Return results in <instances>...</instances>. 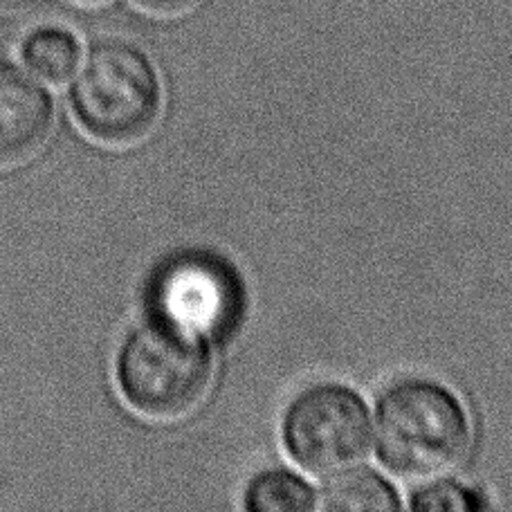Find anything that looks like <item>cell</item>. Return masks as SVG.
Listing matches in <instances>:
<instances>
[{
  "mask_svg": "<svg viewBox=\"0 0 512 512\" xmlns=\"http://www.w3.org/2000/svg\"><path fill=\"white\" fill-rule=\"evenodd\" d=\"M317 508L324 510H396L400 508L398 492L378 472L362 470L355 465L344 472L333 474L322 497L317 499Z\"/></svg>",
  "mask_w": 512,
  "mask_h": 512,
  "instance_id": "obj_7",
  "label": "cell"
},
{
  "mask_svg": "<svg viewBox=\"0 0 512 512\" xmlns=\"http://www.w3.org/2000/svg\"><path fill=\"white\" fill-rule=\"evenodd\" d=\"M411 508L414 510H479L486 508V501L481 495L463 488L461 483L454 481H432L427 486L414 492L411 497Z\"/></svg>",
  "mask_w": 512,
  "mask_h": 512,
  "instance_id": "obj_10",
  "label": "cell"
},
{
  "mask_svg": "<svg viewBox=\"0 0 512 512\" xmlns=\"http://www.w3.org/2000/svg\"><path fill=\"white\" fill-rule=\"evenodd\" d=\"M470 438L468 411L441 382L405 378L378 400V454L402 477L429 479L456 468L470 450Z\"/></svg>",
  "mask_w": 512,
  "mask_h": 512,
  "instance_id": "obj_1",
  "label": "cell"
},
{
  "mask_svg": "<svg viewBox=\"0 0 512 512\" xmlns=\"http://www.w3.org/2000/svg\"><path fill=\"white\" fill-rule=\"evenodd\" d=\"M135 3L155 14H180L194 7L198 0H135Z\"/></svg>",
  "mask_w": 512,
  "mask_h": 512,
  "instance_id": "obj_11",
  "label": "cell"
},
{
  "mask_svg": "<svg viewBox=\"0 0 512 512\" xmlns=\"http://www.w3.org/2000/svg\"><path fill=\"white\" fill-rule=\"evenodd\" d=\"M214 378L207 340L164 319H151L126 337L117 358V382L135 411L176 420L205 400Z\"/></svg>",
  "mask_w": 512,
  "mask_h": 512,
  "instance_id": "obj_2",
  "label": "cell"
},
{
  "mask_svg": "<svg viewBox=\"0 0 512 512\" xmlns=\"http://www.w3.org/2000/svg\"><path fill=\"white\" fill-rule=\"evenodd\" d=\"M160 319L203 340L230 331L241 310L239 281L221 261L187 256L162 270L153 288Z\"/></svg>",
  "mask_w": 512,
  "mask_h": 512,
  "instance_id": "obj_5",
  "label": "cell"
},
{
  "mask_svg": "<svg viewBox=\"0 0 512 512\" xmlns=\"http://www.w3.org/2000/svg\"><path fill=\"white\" fill-rule=\"evenodd\" d=\"M79 124L97 140L131 144L151 133L162 111V86L151 59L133 43L106 39L90 48L72 84Z\"/></svg>",
  "mask_w": 512,
  "mask_h": 512,
  "instance_id": "obj_3",
  "label": "cell"
},
{
  "mask_svg": "<svg viewBox=\"0 0 512 512\" xmlns=\"http://www.w3.org/2000/svg\"><path fill=\"white\" fill-rule=\"evenodd\" d=\"M52 99L25 70L0 66V164H14L39 149L52 131Z\"/></svg>",
  "mask_w": 512,
  "mask_h": 512,
  "instance_id": "obj_6",
  "label": "cell"
},
{
  "mask_svg": "<svg viewBox=\"0 0 512 512\" xmlns=\"http://www.w3.org/2000/svg\"><path fill=\"white\" fill-rule=\"evenodd\" d=\"M77 36L63 27L45 25L34 30L23 43V59L36 75L61 84L77 72L79 66Z\"/></svg>",
  "mask_w": 512,
  "mask_h": 512,
  "instance_id": "obj_9",
  "label": "cell"
},
{
  "mask_svg": "<svg viewBox=\"0 0 512 512\" xmlns=\"http://www.w3.org/2000/svg\"><path fill=\"white\" fill-rule=\"evenodd\" d=\"M86 3H102V0H86Z\"/></svg>",
  "mask_w": 512,
  "mask_h": 512,
  "instance_id": "obj_13",
  "label": "cell"
},
{
  "mask_svg": "<svg viewBox=\"0 0 512 512\" xmlns=\"http://www.w3.org/2000/svg\"><path fill=\"white\" fill-rule=\"evenodd\" d=\"M30 3H34V0H0V9H21Z\"/></svg>",
  "mask_w": 512,
  "mask_h": 512,
  "instance_id": "obj_12",
  "label": "cell"
},
{
  "mask_svg": "<svg viewBox=\"0 0 512 512\" xmlns=\"http://www.w3.org/2000/svg\"><path fill=\"white\" fill-rule=\"evenodd\" d=\"M283 441L301 468L333 477L355 468L369 454V409L360 393L344 384H315L290 402Z\"/></svg>",
  "mask_w": 512,
  "mask_h": 512,
  "instance_id": "obj_4",
  "label": "cell"
},
{
  "mask_svg": "<svg viewBox=\"0 0 512 512\" xmlns=\"http://www.w3.org/2000/svg\"><path fill=\"white\" fill-rule=\"evenodd\" d=\"M245 508L254 512L315 510L317 492L299 474L272 468L252 477L248 488H245Z\"/></svg>",
  "mask_w": 512,
  "mask_h": 512,
  "instance_id": "obj_8",
  "label": "cell"
}]
</instances>
